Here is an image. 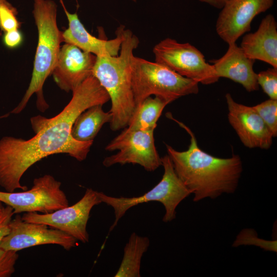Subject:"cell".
<instances>
[{"mask_svg":"<svg viewBox=\"0 0 277 277\" xmlns=\"http://www.w3.org/2000/svg\"><path fill=\"white\" fill-rule=\"evenodd\" d=\"M161 161L162 166L164 169L161 180L143 195L132 197H116L97 191V195L102 203L110 206L114 210L115 220L109 229L110 232L115 228L119 220L129 209L138 204L150 201L161 202L165 207L166 212L163 218V222H171L175 218L176 207L191 193L176 175L168 155L161 157Z\"/></svg>","mask_w":277,"mask_h":277,"instance_id":"obj_6","label":"cell"},{"mask_svg":"<svg viewBox=\"0 0 277 277\" xmlns=\"http://www.w3.org/2000/svg\"><path fill=\"white\" fill-rule=\"evenodd\" d=\"M201 2L206 3L218 9H222L224 5L229 0H198Z\"/></svg>","mask_w":277,"mask_h":277,"instance_id":"obj_27","label":"cell"},{"mask_svg":"<svg viewBox=\"0 0 277 277\" xmlns=\"http://www.w3.org/2000/svg\"><path fill=\"white\" fill-rule=\"evenodd\" d=\"M68 21V28L62 32L63 42L73 45L81 50L97 56L118 55L122 41V31L120 26L116 30V36L110 40L96 38L86 29L76 13L69 12L63 0H60Z\"/></svg>","mask_w":277,"mask_h":277,"instance_id":"obj_15","label":"cell"},{"mask_svg":"<svg viewBox=\"0 0 277 277\" xmlns=\"http://www.w3.org/2000/svg\"><path fill=\"white\" fill-rule=\"evenodd\" d=\"M18 11L7 0H4L0 4V28L6 32L19 29L21 23L17 18Z\"/></svg>","mask_w":277,"mask_h":277,"instance_id":"obj_24","label":"cell"},{"mask_svg":"<svg viewBox=\"0 0 277 277\" xmlns=\"http://www.w3.org/2000/svg\"><path fill=\"white\" fill-rule=\"evenodd\" d=\"M241 245H253L267 251L276 252V240L266 241L260 239L253 229H243L238 235L232 246L238 247Z\"/></svg>","mask_w":277,"mask_h":277,"instance_id":"obj_23","label":"cell"},{"mask_svg":"<svg viewBox=\"0 0 277 277\" xmlns=\"http://www.w3.org/2000/svg\"><path fill=\"white\" fill-rule=\"evenodd\" d=\"M57 4L53 0H33L32 13L38 31V42L32 77L22 100L11 113H19L34 93L40 111L44 112L49 107L44 98L43 88L54 68L61 44L63 42L62 32L57 24Z\"/></svg>","mask_w":277,"mask_h":277,"instance_id":"obj_4","label":"cell"},{"mask_svg":"<svg viewBox=\"0 0 277 277\" xmlns=\"http://www.w3.org/2000/svg\"><path fill=\"white\" fill-rule=\"evenodd\" d=\"M225 98L229 122L244 145L249 148L269 149L274 137L253 106L236 103L228 93Z\"/></svg>","mask_w":277,"mask_h":277,"instance_id":"obj_13","label":"cell"},{"mask_svg":"<svg viewBox=\"0 0 277 277\" xmlns=\"http://www.w3.org/2000/svg\"><path fill=\"white\" fill-rule=\"evenodd\" d=\"M14 215L12 207L6 205L0 211V242L9 231V224ZM18 258L17 252L0 248V277H10L15 272Z\"/></svg>","mask_w":277,"mask_h":277,"instance_id":"obj_21","label":"cell"},{"mask_svg":"<svg viewBox=\"0 0 277 277\" xmlns=\"http://www.w3.org/2000/svg\"><path fill=\"white\" fill-rule=\"evenodd\" d=\"M149 244L147 237L132 233L124 248L122 261L114 276L140 277L141 259Z\"/></svg>","mask_w":277,"mask_h":277,"instance_id":"obj_20","label":"cell"},{"mask_svg":"<svg viewBox=\"0 0 277 277\" xmlns=\"http://www.w3.org/2000/svg\"><path fill=\"white\" fill-rule=\"evenodd\" d=\"M153 130H130L125 127L105 147L108 151L118 150L106 157L103 164L106 167L116 164H138L148 171L162 166L161 157L154 144Z\"/></svg>","mask_w":277,"mask_h":277,"instance_id":"obj_8","label":"cell"},{"mask_svg":"<svg viewBox=\"0 0 277 277\" xmlns=\"http://www.w3.org/2000/svg\"><path fill=\"white\" fill-rule=\"evenodd\" d=\"M153 53L155 62L198 83L210 85L220 78L213 65L206 62L203 54L189 43L166 38L155 45Z\"/></svg>","mask_w":277,"mask_h":277,"instance_id":"obj_7","label":"cell"},{"mask_svg":"<svg viewBox=\"0 0 277 277\" xmlns=\"http://www.w3.org/2000/svg\"><path fill=\"white\" fill-rule=\"evenodd\" d=\"M29 190L0 191V202L12 208L14 214L25 212L48 213L69 206L61 183L49 174L35 178Z\"/></svg>","mask_w":277,"mask_h":277,"instance_id":"obj_9","label":"cell"},{"mask_svg":"<svg viewBox=\"0 0 277 277\" xmlns=\"http://www.w3.org/2000/svg\"><path fill=\"white\" fill-rule=\"evenodd\" d=\"M102 203L97 191L87 188L82 198L72 206L48 213L25 212L23 220L57 229L83 243L89 242L87 224L92 208Z\"/></svg>","mask_w":277,"mask_h":277,"instance_id":"obj_10","label":"cell"},{"mask_svg":"<svg viewBox=\"0 0 277 277\" xmlns=\"http://www.w3.org/2000/svg\"><path fill=\"white\" fill-rule=\"evenodd\" d=\"M23 41V35L19 29H15L4 32L3 42L5 46L10 49L19 47Z\"/></svg>","mask_w":277,"mask_h":277,"instance_id":"obj_26","label":"cell"},{"mask_svg":"<svg viewBox=\"0 0 277 277\" xmlns=\"http://www.w3.org/2000/svg\"><path fill=\"white\" fill-rule=\"evenodd\" d=\"M131 69L135 108L152 95L161 97L170 103L182 96L199 92L197 82L156 62L133 55Z\"/></svg>","mask_w":277,"mask_h":277,"instance_id":"obj_5","label":"cell"},{"mask_svg":"<svg viewBox=\"0 0 277 277\" xmlns=\"http://www.w3.org/2000/svg\"><path fill=\"white\" fill-rule=\"evenodd\" d=\"M138 44V37L124 28L118 55L96 56L92 75L107 92L111 102L109 124L112 131L126 127L135 109L131 61Z\"/></svg>","mask_w":277,"mask_h":277,"instance_id":"obj_3","label":"cell"},{"mask_svg":"<svg viewBox=\"0 0 277 277\" xmlns=\"http://www.w3.org/2000/svg\"><path fill=\"white\" fill-rule=\"evenodd\" d=\"M102 106L101 104L92 106L77 117L71 131L74 139L81 142H93L103 126L110 123L111 114L109 111H104Z\"/></svg>","mask_w":277,"mask_h":277,"instance_id":"obj_18","label":"cell"},{"mask_svg":"<svg viewBox=\"0 0 277 277\" xmlns=\"http://www.w3.org/2000/svg\"><path fill=\"white\" fill-rule=\"evenodd\" d=\"M190 136L188 149L175 150L166 144L174 171L186 188L194 194L193 201L214 199L224 193H233L238 186L243 166L239 155L228 158L211 155L201 149L189 128L172 117Z\"/></svg>","mask_w":277,"mask_h":277,"instance_id":"obj_2","label":"cell"},{"mask_svg":"<svg viewBox=\"0 0 277 277\" xmlns=\"http://www.w3.org/2000/svg\"><path fill=\"white\" fill-rule=\"evenodd\" d=\"M257 82L270 99L277 100V68L272 67L257 74Z\"/></svg>","mask_w":277,"mask_h":277,"instance_id":"obj_25","label":"cell"},{"mask_svg":"<svg viewBox=\"0 0 277 277\" xmlns=\"http://www.w3.org/2000/svg\"><path fill=\"white\" fill-rule=\"evenodd\" d=\"M240 47L249 58L277 68V24L274 16L268 14L255 32L245 34Z\"/></svg>","mask_w":277,"mask_h":277,"instance_id":"obj_17","label":"cell"},{"mask_svg":"<svg viewBox=\"0 0 277 277\" xmlns=\"http://www.w3.org/2000/svg\"><path fill=\"white\" fill-rule=\"evenodd\" d=\"M131 1H132L133 2H135L136 1V0H131Z\"/></svg>","mask_w":277,"mask_h":277,"instance_id":"obj_30","label":"cell"},{"mask_svg":"<svg viewBox=\"0 0 277 277\" xmlns=\"http://www.w3.org/2000/svg\"><path fill=\"white\" fill-rule=\"evenodd\" d=\"M273 137L277 135V100L269 99L253 106Z\"/></svg>","mask_w":277,"mask_h":277,"instance_id":"obj_22","label":"cell"},{"mask_svg":"<svg viewBox=\"0 0 277 277\" xmlns=\"http://www.w3.org/2000/svg\"><path fill=\"white\" fill-rule=\"evenodd\" d=\"M3 207V206L2 205V203L1 202H0V211L2 209Z\"/></svg>","mask_w":277,"mask_h":277,"instance_id":"obj_28","label":"cell"},{"mask_svg":"<svg viewBox=\"0 0 277 277\" xmlns=\"http://www.w3.org/2000/svg\"><path fill=\"white\" fill-rule=\"evenodd\" d=\"M274 0H229L222 7L216 23V31L228 44L251 29L253 18L269 9Z\"/></svg>","mask_w":277,"mask_h":277,"instance_id":"obj_12","label":"cell"},{"mask_svg":"<svg viewBox=\"0 0 277 277\" xmlns=\"http://www.w3.org/2000/svg\"><path fill=\"white\" fill-rule=\"evenodd\" d=\"M109 96L93 75L73 91L69 103L51 118L41 115L30 118L35 135L29 140L6 136L0 139V186L7 192L26 190L21 180L33 164L50 155L65 153L78 161L86 159L93 142H81L71 134L77 117L87 108L104 105Z\"/></svg>","mask_w":277,"mask_h":277,"instance_id":"obj_1","label":"cell"},{"mask_svg":"<svg viewBox=\"0 0 277 277\" xmlns=\"http://www.w3.org/2000/svg\"><path fill=\"white\" fill-rule=\"evenodd\" d=\"M96 60V56L93 54L65 43L61 47L51 74L62 90L67 92H72L92 75Z\"/></svg>","mask_w":277,"mask_h":277,"instance_id":"obj_14","label":"cell"},{"mask_svg":"<svg viewBox=\"0 0 277 277\" xmlns=\"http://www.w3.org/2000/svg\"><path fill=\"white\" fill-rule=\"evenodd\" d=\"M210 62L219 78L238 83L248 92L258 90L257 73L253 69L255 61L248 57L236 43L228 44V50L222 57Z\"/></svg>","mask_w":277,"mask_h":277,"instance_id":"obj_16","label":"cell"},{"mask_svg":"<svg viewBox=\"0 0 277 277\" xmlns=\"http://www.w3.org/2000/svg\"><path fill=\"white\" fill-rule=\"evenodd\" d=\"M169 104L160 96L147 97L135 108L127 128L130 130H154L163 109Z\"/></svg>","mask_w":277,"mask_h":277,"instance_id":"obj_19","label":"cell"},{"mask_svg":"<svg viewBox=\"0 0 277 277\" xmlns=\"http://www.w3.org/2000/svg\"><path fill=\"white\" fill-rule=\"evenodd\" d=\"M4 0H0V4L4 1Z\"/></svg>","mask_w":277,"mask_h":277,"instance_id":"obj_29","label":"cell"},{"mask_svg":"<svg viewBox=\"0 0 277 277\" xmlns=\"http://www.w3.org/2000/svg\"><path fill=\"white\" fill-rule=\"evenodd\" d=\"M77 240L56 228L44 224L26 222L16 214L9 224V231L0 242V248L17 252L45 244L58 245L69 251L77 245Z\"/></svg>","mask_w":277,"mask_h":277,"instance_id":"obj_11","label":"cell"}]
</instances>
